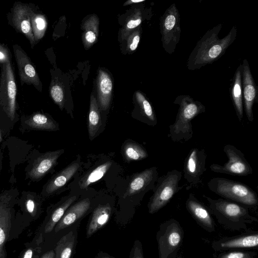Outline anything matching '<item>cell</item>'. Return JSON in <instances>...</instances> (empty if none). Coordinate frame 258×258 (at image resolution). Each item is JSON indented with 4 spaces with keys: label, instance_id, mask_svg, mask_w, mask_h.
I'll list each match as a JSON object with an SVG mask.
<instances>
[{
    "label": "cell",
    "instance_id": "9",
    "mask_svg": "<svg viewBox=\"0 0 258 258\" xmlns=\"http://www.w3.org/2000/svg\"><path fill=\"white\" fill-rule=\"evenodd\" d=\"M207 155L204 149L192 148L185 158L182 175L186 180L185 189H196L202 184V176L206 171Z\"/></svg>",
    "mask_w": 258,
    "mask_h": 258
},
{
    "label": "cell",
    "instance_id": "29",
    "mask_svg": "<svg viewBox=\"0 0 258 258\" xmlns=\"http://www.w3.org/2000/svg\"><path fill=\"white\" fill-rule=\"evenodd\" d=\"M111 165V161H107L93 169L81 180L80 187L81 188H87L92 183L100 180L106 174Z\"/></svg>",
    "mask_w": 258,
    "mask_h": 258
},
{
    "label": "cell",
    "instance_id": "42",
    "mask_svg": "<svg viewBox=\"0 0 258 258\" xmlns=\"http://www.w3.org/2000/svg\"><path fill=\"white\" fill-rule=\"evenodd\" d=\"M144 0H130L124 3V5H127L131 4L132 3H138L144 2Z\"/></svg>",
    "mask_w": 258,
    "mask_h": 258
},
{
    "label": "cell",
    "instance_id": "23",
    "mask_svg": "<svg viewBox=\"0 0 258 258\" xmlns=\"http://www.w3.org/2000/svg\"><path fill=\"white\" fill-rule=\"evenodd\" d=\"M25 123L29 127L40 130L56 131L57 124L47 115L41 113H34L27 117Z\"/></svg>",
    "mask_w": 258,
    "mask_h": 258
},
{
    "label": "cell",
    "instance_id": "26",
    "mask_svg": "<svg viewBox=\"0 0 258 258\" xmlns=\"http://www.w3.org/2000/svg\"><path fill=\"white\" fill-rule=\"evenodd\" d=\"M76 242V237L73 231L64 235L57 243L54 258H71Z\"/></svg>",
    "mask_w": 258,
    "mask_h": 258
},
{
    "label": "cell",
    "instance_id": "20",
    "mask_svg": "<svg viewBox=\"0 0 258 258\" xmlns=\"http://www.w3.org/2000/svg\"><path fill=\"white\" fill-rule=\"evenodd\" d=\"M97 98L100 108L107 109L110 103L112 91V82L108 74L100 70L97 80Z\"/></svg>",
    "mask_w": 258,
    "mask_h": 258
},
{
    "label": "cell",
    "instance_id": "33",
    "mask_svg": "<svg viewBox=\"0 0 258 258\" xmlns=\"http://www.w3.org/2000/svg\"><path fill=\"white\" fill-rule=\"evenodd\" d=\"M50 95L53 101L60 108H62L64 104V92L60 83L55 78L52 79L49 87Z\"/></svg>",
    "mask_w": 258,
    "mask_h": 258
},
{
    "label": "cell",
    "instance_id": "11",
    "mask_svg": "<svg viewBox=\"0 0 258 258\" xmlns=\"http://www.w3.org/2000/svg\"><path fill=\"white\" fill-rule=\"evenodd\" d=\"M36 9L34 4L15 2L7 14L8 24L16 32L25 36L32 48L36 44L31 28V15Z\"/></svg>",
    "mask_w": 258,
    "mask_h": 258
},
{
    "label": "cell",
    "instance_id": "2",
    "mask_svg": "<svg viewBox=\"0 0 258 258\" xmlns=\"http://www.w3.org/2000/svg\"><path fill=\"white\" fill-rule=\"evenodd\" d=\"M209 203V209L218 223L225 228L233 231L245 230L249 225L257 222L249 210L238 203L223 198L213 199L203 195Z\"/></svg>",
    "mask_w": 258,
    "mask_h": 258
},
{
    "label": "cell",
    "instance_id": "3",
    "mask_svg": "<svg viewBox=\"0 0 258 258\" xmlns=\"http://www.w3.org/2000/svg\"><path fill=\"white\" fill-rule=\"evenodd\" d=\"M173 103L179 106L174 122L169 126L167 137L174 142L184 143L194 135L191 120L206 112V107L200 101L188 95L177 96Z\"/></svg>",
    "mask_w": 258,
    "mask_h": 258
},
{
    "label": "cell",
    "instance_id": "18",
    "mask_svg": "<svg viewBox=\"0 0 258 258\" xmlns=\"http://www.w3.org/2000/svg\"><path fill=\"white\" fill-rule=\"evenodd\" d=\"M80 166V160L78 157L50 180L46 186L45 192L47 194H54L63 187L77 172Z\"/></svg>",
    "mask_w": 258,
    "mask_h": 258
},
{
    "label": "cell",
    "instance_id": "30",
    "mask_svg": "<svg viewBox=\"0 0 258 258\" xmlns=\"http://www.w3.org/2000/svg\"><path fill=\"white\" fill-rule=\"evenodd\" d=\"M123 153L128 161H139L148 157V154L145 148L135 142L125 143L123 146Z\"/></svg>",
    "mask_w": 258,
    "mask_h": 258
},
{
    "label": "cell",
    "instance_id": "40",
    "mask_svg": "<svg viewBox=\"0 0 258 258\" xmlns=\"http://www.w3.org/2000/svg\"><path fill=\"white\" fill-rule=\"evenodd\" d=\"M55 254L53 251H50L46 253L42 258H54Z\"/></svg>",
    "mask_w": 258,
    "mask_h": 258
},
{
    "label": "cell",
    "instance_id": "37",
    "mask_svg": "<svg viewBox=\"0 0 258 258\" xmlns=\"http://www.w3.org/2000/svg\"><path fill=\"white\" fill-rule=\"evenodd\" d=\"M12 58L9 47L5 44L0 43V64L5 63Z\"/></svg>",
    "mask_w": 258,
    "mask_h": 258
},
{
    "label": "cell",
    "instance_id": "1",
    "mask_svg": "<svg viewBox=\"0 0 258 258\" xmlns=\"http://www.w3.org/2000/svg\"><path fill=\"white\" fill-rule=\"evenodd\" d=\"M222 27V24L217 25L198 41L187 59L186 67L189 70H199L217 60L234 41L237 34L236 26H233L226 36L220 39Z\"/></svg>",
    "mask_w": 258,
    "mask_h": 258
},
{
    "label": "cell",
    "instance_id": "31",
    "mask_svg": "<svg viewBox=\"0 0 258 258\" xmlns=\"http://www.w3.org/2000/svg\"><path fill=\"white\" fill-rule=\"evenodd\" d=\"M77 196H74L67 198L53 212L46 228V231H51L54 226L58 222L67 210L76 200Z\"/></svg>",
    "mask_w": 258,
    "mask_h": 258
},
{
    "label": "cell",
    "instance_id": "22",
    "mask_svg": "<svg viewBox=\"0 0 258 258\" xmlns=\"http://www.w3.org/2000/svg\"><path fill=\"white\" fill-rule=\"evenodd\" d=\"M111 212V208L109 204L99 205L94 210L87 228V238L106 224L110 218Z\"/></svg>",
    "mask_w": 258,
    "mask_h": 258
},
{
    "label": "cell",
    "instance_id": "16",
    "mask_svg": "<svg viewBox=\"0 0 258 258\" xmlns=\"http://www.w3.org/2000/svg\"><path fill=\"white\" fill-rule=\"evenodd\" d=\"M158 178L157 167H152L136 174L131 180L124 196L143 194L154 188Z\"/></svg>",
    "mask_w": 258,
    "mask_h": 258
},
{
    "label": "cell",
    "instance_id": "28",
    "mask_svg": "<svg viewBox=\"0 0 258 258\" xmlns=\"http://www.w3.org/2000/svg\"><path fill=\"white\" fill-rule=\"evenodd\" d=\"M31 25L36 44L44 36L47 27L45 16L37 12V8L31 15Z\"/></svg>",
    "mask_w": 258,
    "mask_h": 258
},
{
    "label": "cell",
    "instance_id": "6",
    "mask_svg": "<svg viewBox=\"0 0 258 258\" xmlns=\"http://www.w3.org/2000/svg\"><path fill=\"white\" fill-rule=\"evenodd\" d=\"M17 87L14 66L11 58L1 65L0 73V112L13 121L17 108Z\"/></svg>",
    "mask_w": 258,
    "mask_h": 258
},
{
    "label": "cell",
    "instance_id": "43",
    "mask_svg": "<svg viewBox=\"0 0 258 258\" xmlns=\"http://www.w3.org/2000/svg\"><path fill=\"white\" fill-rule=\"evenodd\" d=\"M32 255V251L31 249H28L26 251L24 258H31Z\"/></svg>",
    "mask_w": 258,
    "mask_h": 258
},
{
    "label": "cell",
    "instance_id": "38",
    "mask_svg": "<svg viewBox=\"0 0 258 258\" xmlns=\"http://www.w3.org/2000/svg\"><path fill=\"white\" fill-rule=\"evenodd\" d=\"M27 209L29 212L32 213L34 210V204L32 200H29L26 204Z\"/></svg>",
    "mask_w": 258,
    "mask_h": 258
},
{
    "label": "cell",
    "instance_id": "8",
    "mask_svg": "<svg viewBox=\"0 0 258 258\" xmlns=\"http://www.w3.org/2000/svg\"><path fill=\"white\" fill-rule=\"evenodd\" d=\"M180 17L175 4H171L160 18L161 42L164 51L172 54L178 44L181 34Z\"/></svg>",
    "mask_w": 258,
    "mask_h": 258
},
{
    "label": "cell",
    "instance_id": "21",
    "mask_svg": "<svg viewBox=\"0 0 258 258\" xmlns=\"http://www.w3.org/2000/svg\"><path fill=\"white\" fill-rule=\"evenodd\" d=\"M242 65L236 69L230 89V96L238 119L241 121L243 116V104L242 90Z\"/></svg>",
    "mask_w": 258,
    "mask_h": 258
},
{
    "label": "cell",
    "instance_id": "12",
    "mask_svg": "<svg viewBox=\"0 0 258 258\" xmlns=\"http://www.w3.org/2000/svg\"><path fill=\"white\" fill-rule=\"evenodd\" d=\"M13 49L21 85H33L39 92H41V80L29 56L17 44L13 45Z\"/></svg>",
    "mask_w": 258,
    "mask_h": 258
},
{
    "label": "cell",
    "instance_id": "5",
    "mask_svg": "<svg viewBox=\"0 0 258 258\" xmlns=\"http://www.w3.org/2000/svg\"><path fill=\"white\" fill-rule=\"evenodd\" d=\"M182 172L174 169L158 177L153 188V194L148 204V212L153 214L164 207L185 184L179 185Z\"/></svg>",
    "mask_w": 258,
    "mask_h": 258
},
{
    "label": "cell",
    "instance_id": "15",
    "mask_svg": "<svg viewBox=\"0 0 258 258\" xmlns=\"http://www.w3.org/2000/svg\"><path fill=\"white\" fill-rule=\"evenodd\" d=\"M185 208L196 222L205 230L213 232L215 225L208 207L190 193L185 202Z\"/></svg>",
    "mask_w": 258,
    "mask_h": 258
},
{
    "label": "cell",
    "instance_id": "32",
    "mask_svg": "<svg viewBox=\"0 0 258 258\" xmlns=\"http://www.w3.org/2000/svg\"><path fill=\"white\" fill-rule=\"evenodd\" d=\"M143 16L141 11L137 9L125 23L121 31V38L125 39L131 34V31L138 27L142 23Z\"/></svg>",
    "mask_w": 258,
    "mask_h": 258
},
{
    "label": "cell",
    "instance_id": "17",
    "mask_svg": "<svg viewBox=\"0 0 258 258\" xmlns=\"http://www.w3.org/2000/svg\"><path fill=\"white\" fill-rule=\"evenodd\" d=\"M63 152L62 149L48 152L38 157L29 171V177L33 179L42 178L55 165L57 159Z\"/></svg>",
    "mask_w": 258,
    "mask_h": 258
},
{
    "label": "cell",
    "instance_id": "10",
    "mask_svg": "<svg viewBox=\"0 0 258 258\" xmlns=\"http://www.w3.org/2000/svg\"><path fill=\"white\" fill-rule=\"evenodd\" d=\"M223 151L228 158L227 162L223 165L211 164L210 169L212 171L240 176H248L253 173L251 166L241 151L228 144L224 146Z\"/></svg>",
    "mask_w": 258,
    "mask_h": 258
},
{
    "label": "cell",
    "instance_id": "7",
    "mask_svg": "<svg viewBox=\"0 0 258 258\" xmlns=\"http://www.w3.org/2000/svg\"><path fill=\"white\" fill-rule=\"evenodd\" d=\"M183 237L184 231L178 221L170 219L162 223L156 234L159 258H175Z\"/></svg>",
    "mask_w": 258,
    "mask_h": 258
},
{
    "label": "cell",
    "instance_id": "41",
    "mask_svg": "<svg viewBox=\"0 0 258 258\" xmlns=\"http://www.w3.org/2000/svg\"><path fill=\"white\" fill-rule=\"evenodd\" d=\"M5 234L3 230L0 228V245L2 244L5 241Z\"/></svg>",
    "mask_w": 258,
    "mask_h": 258
},
{
    "label": "cell",
    "instance_id": "34",
    "mask_svg": "<svg viewBox=\"0 0 258 258\" xmlns=\"http://www.w3.org/2000/svg\"><path fill=\"white\" fill-rule=\"evenodd\" d=\"M256 255L253 251H229L221 252L215 258H255Z\"/></svg>",
    "mask_w": 258,
    "mask_h": 258
},
{
    "label": "cell",
    "instance_id": "44",
    "mask_svg": "<svg viewBox=\"0 0 258 258\" xmlns=\"http://www.w3.org/2000/svg\"><path fill=\"white\" fill-rule=\"evenodd\" d=\"M175 258H184V257L183 256H176Z\"/></svg>",
    "mask_w": 258,
    "mask_h": 258
},
{
    "label": "cell",
    "instance_id": "36",
    "mask_svg": "<svg viewBox=\"0 0 258 258\" xmlns=\"http://www.w3.org/2000/svg\"><path fill=\"white\" fill-rule=\"evenodd\" d=\"M130 258H144L142 244L140 241L137 240L131 250Z\"/></svg>",
    "mask_w": 258,
    "mask_h": 258
},
{
    "label": "cell",
    "instance_id": "24",
    "mask_svg": "<svg viewBox=\"0 0 258 258\" xmlns=\"http://www.w3.org/2000/svg\"><path fill=\"white\" fill-rule=\"evenodd\" d=\"M99 19L96 15H91L83 23L82 40L86 49L90 47L97 40L99 32Z\"/></svg>",
    "mask_w": 258,
    "mask_h": 258
},
{
    "label": "cell",
    "instance_id": "35",
    "mask_svg": "<svg viewBox=\"0 0 258 258\" xmlns=\"http://www.w3.org/2000/svg\"><path fill=\"white\" fill-rule=\"evenodd\" d=\"M141 32L139 29L134 31L127 37V49L130 51H135L140 40Z\"/></svg>",
    "mask_w": 258,
    "mask_h": 258
},
{
    "label": "cell",
    "instance_id": "4",
    "mask_svg": "<svg viewBox=\"0 0 258 258\" xmlns=\"http://www.w3.org/2000/svg\"><path fill=\"white\" fill-rule=\"evenodd\" d=\"M207 185L211 191L223 199L238 203L249 210L257 208L256 193L244 183L223 177H214L208 181Z\"/></svg>",
    "mask_w": 258,
    "mask_h": 258
},
{
    "label": "cell",
    "instance_id": "25",
    "mask_svg": "<svg viewBox=\"0 0 258 258\" xmlns=\"http://www.w3.org/2000/svg\"><path fill=\"white\" fill-rule=\"evenodd\" d=\"M101 125L100 110L96 98L92 95L90 97L88 130L89 138L92 140Z\"/></svg>",
    "mask_w": 258,
    "mask_h": 258
},
{
    "label": "cell",
    "instance_id": "13",
    "mask_svg": "<svg viewBox=\"0 0 258 258\" xmlns=\"http://www.w3.org/2000/svg\"><path fill=\"white\" fill-rule=\"evenodd\" d=\"M241 65L243 104L248 120L252 122L254 120L252 108L257 101L258 90L247 60L244 59Z\"/></svg>",
    "mask_w": 258,
    "mask_h": 258
},
{
    "label": "cell",
    "instance_id": "39",
    "mask_svg": "<svg viewBox=\"0 0 258 258\" xmlns=\"http://www.w3.org/2000/svg\"><path fill=\"white\" fill-rule=\"evenodd\" d=\"M96 258H115L112 256H110V255L108 254L107 253H105L104 252H100L98 254Z\"/></svg>",
    "mask_w": 258,
    "mask_h": 258
},
{
    "label": "cell",
    "instance_id": "19",
    "mask_svg": "<svg viewBox=\"0 0 258 258\" xmlns=\"http://www.w3.org/2000/svg\"><path fill=\"white\" fill-rule=\"evenodd\" d=\"M90 207L89 199H85L70 207L59 221L56 231H59L70 226L82 218Z\"/></svg>",
    "mask_w": 258,
    "mask_h": 258
},
{
    "label": "cell",
    "instance_id": "27",
    "mask_svg": "<svg viewBox=\"0 0 258 258\" xmlns=\"http://www.w3.org/2000/svg\"><path fill=\"white\" fill-rule=\"evenodd\" d=\"M135 95L144 121L150 125H156L157 119L154 110L149 100L140 91H137Z\"/></svg>",
    "mask_w": 258,
    "mask_h": 258
},
{
    "label": "cell",
    "instance_id": "14",
    "mask_svg": "<svg viewBox=\"0 0 258 258\" xmlns=\"http://www.w3.org/2000/svg\"><path fill=\"white\" fill-rule=\"evenodd\" d=\"M257 231H249L240 235L223 237L213 241L211 245L212 248L217 251L241 248H257Z\"/></svg>",
    "mask_w": 258,
    "mask_h": 258
}]
</instances>
